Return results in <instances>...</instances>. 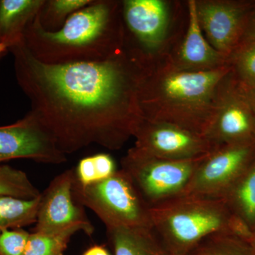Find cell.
<instances>
[{"label": "cell", "instance_id": "1", "mask_svg": "<svg viewBox=\"0 0 255 255\" xmlns=\"http://www.w3.org/2000/svg\"><path fill=\"white\" fill-rule=\"evenodd\" d=\"M8 50L30 112L64 154L92 145L119 150L133 137L143 119L138 92L145 56L131 43L104 61L63 65L37 60L23 38Z\"/></svg>", "mask_w": 255, "mask_h": 255}, {"label": "cell", "instance_id": "2", "mask_svg": "<svg viewBox=\"0 0 255 255\" xmlns=\"http://www.w3.org/2000/svg\"><path fill=\"white\" fill-rule=\"evenodd\" d=\"M231 70V64L209 71L182 70L167 51L146 57L138 92L142 117L204 135L220 85Z\"/></svg>", "mask_w": 255, "mask_h": 255}, {"label": "cell", "instance_id": "3", "mask_svg": "<svg viewBox=\"0 0 255 255\" xmlns=\"http://www.w3.org/2000/svg\"><path fill=\"white\" fill-rule=\"evenodd\" d=\"M23 41L42 63L63 65L109 59L127 45L122 1L92 0L54 32L43 29L36 16L28 25Z\"/></svg>", "mask_w": 255, "mask_h": 255}, {"label": "cell", "instance_id": "4", "mask_svg": "<svg viewBox=\"0 0 255 255\" xmlns=\"http://www.w3.org/2000/svg\"><path fill=\"white\" fill-rule=\"evenodd\" d=\"M152 232L166 255H191L206 238L227 233L250 241L252 231L221 199L182 195L150 208Z\"/></svg>", "mask_w": 255, "mask_h": 255}, {"label": "cell", "instance_id": "5", "mask_svg": "<svg viewBox=\"0 0 255 255\" xmlns=\"http://www.w3.org/2000/svg\"><path fill=\"white\" fill-rule=\"evenodd\" d=\"M73 193L75 201L91 209L107 228L152 231L150 208L122 169L105 180L89 185H80L74 177Z\"/></svg>", "mask_w": 255, "mask_h": 255}, {"label": "cell", "instance_id": "6", "mask_svg": "<svg viewBox=\"0 0 255 255\" xmlns=\"http://www.w3.org/2000/svg\"><path fill=\"white\" fill-rule=\"evenodd\" d=\"M204 157L169 160L157 158L133 146L122 157L121 169L150 209L184 195Z\"/></svg>", "mask_w": 255, "mask_h": 255}, {"label": "cell", "instance_id": "7", "mask_svg": "<svg viewBox=\"0 0 255 255\" xmlns=\"http://www.w3.org/2000/svg\"><path fill=\"white\" fill-rule=\"evenodd\" d=\"M255 160V140L219 146L201 159L184 194L221 199Z\"/></svg>", "mask_w": 255, "mask_h": 255}, {"label": "cell", "instance_id": "8", "mask_svg": "<svg viewBox=\"0 0 255 255\" xmlns=\"http://www.w3.org/2000/svg\"><path fill=\"white\" fill-rule=\"evenodd\" d=\"M203 136L215 147L255 140V114L232 70L220 85L214 115Z\"/></svg>", "mask_w": 255, "mask_h": 255}, {"label": "cell", "instance_id": "9", "mask_svg": "<svg viewBox=\"0 0 255 255\" xmlns=\"http://www.w3.org/2000/svg\"><path fill=\"white\" fill-rule=\"evenodd\" d=\"M74 169H68L55 177L41 193L35 232L58 233L79 228L87 236L93 234L95 229L85 207L74 199Z\"/></svg>", "mask_w": 255, "mask_h": 255}, {"label": "cell", "instance_id": "10", "mask_svg": "<svg viewBox=\"0 0 255 255\" xmlns=\"http://www.w3.org/2000/svg\"><path fill=\"white\" fill-rule=\"evenodd\" d=\"M255 1L196 0V14L206 39L231 58L237 50Z\"/></svg>", "mask_w": 255, "mask_h": 255}, {"label": "cell", "instance_id": "11", "mask_svg": "<svg viewBox=\"0 0 255 255\" xmlns=\"http://www.w3.org/2000/svg\"><path fill=\"white\" fill-rule=\"evenodd\" d=\"M133 138L134 147L157 158L189 160L200 158L215 147L206 137L177 126L142 119Z\"/></svg>", "mask_w": 255, "mask_h": 255}, {"label": "cell", "instance_id": "12", "mask_svg": "<svg viewBox=\"0 0 255 255\" xmlns=\"http://www.w3.org/2000/svg\"><path fill=\"white\" fill-rule=\"evenodd\" d=\"M122 15L129 41L146 56L165 52L171 25L170 4L164 0H124Z\"/></svg>", "mask_w": 255, "mask_h": 255}, {"label": "cell", "instance_id": "13", "mask_svg": "<svg viewBox=\"0 0 255 255\" xmlns=\"http://www.w3.org/2000/svg\"><path fill=\"white\" fill-rule=\"evenodd\" d=\"M14 159L60 164L66 162L67 155L29 112L14 124L0 127V162Z\"/></svg>", "mask_w": 255, "mask_h": 255}, {"label": "cell", "instance_id": "14", "mask_svg": "<svg viewBox=\"0 0 255 255\" xmlns=\"http://www.w3.org/2000/svg\"><path fill=\"white\" fill-rule=\"evenodd\" d=\"M188 26L184 39L172 58L178 68L189 71H209L229 65L230 58L219 53L206 39L196 14V0L187 1Z\"/></svg>", "mask_w": 255, "mask_h": 255}, {"label": "cell", "instance_id": "15", "mask_svg": "<svg viewBox=\"0 0 255 255\" xmlns=\"http://www.w3.org/2000/svg\"><path fill=\"white\" fill-rule=\"evenodd\" d=\"M45 0H0V44L6 48L21 41L28 25Z\"/></svg>", "mask_w": 255, "mask_h": 255}, {"label": "cell", "instance_id": "16", "mask_svg": "<svg viewBox=\"0 0 255 255\" xmlns=\"http://www.w3.org/2000/svg\"><path fill=\"white\" fill-rule=\"evenodd\" d=\"M221 200L230 212L255 229V160L238 178Z\"/></svg>", "mask_w": 255, "mask_h": 255}, {"label": "cell", "instance_id": "17", "mask_svg": "<svg viewBox=\"0 0 255 255\" xmlns=\"http://www.w3.org/2000/svg\"><path fill=\"white\" fill-rule=\"evenodd\" d=\"M114 255H166L151 230L107 228Z\"/></svg>", "mask_w": 255, "mask_h": 255}, {"label": "cell", "instance_id": "18", "mask_svg": "<svg viewBox=\"0 0 255 255\" xmlns=\"http://www.w3.org/2000/svg\"><path fill=\"white\" fill-rule=\"evenodd\" d=\"M40 196L23 199L9 196H0V231L18 229L36 223Z\"/></svg>", "mask_w": 255, "mask_h": 255}, {"label": "cell", "instance_id": "19", "mask_svg": "<svg viewBox=\"0 0 255 255\" xmlns=\"http://www.w3.org/2000/svg\"><path fill=\"white\" fill-rule=\"evenodd\" d=\"M92 0H45L36 17L47 31L54 32L62 28L72 14L90 4Z\"/></svg>", "mask_w": 255, "mask_h": 255}, {"label": "cell", "instance_id": "20", "mask_svg": "<svg viewBox=\"0 0 255 255\" xmlns=\"http://www.w3.org/2000/svg\"><path fill=\"white\" fill-rule=\"evenodd\" d=\"M191 255H255V251L246 240L218 233L201 242Z\"/></svg>", "mask_w": 255, "mask_h": 255}, {"label": "cell", "instance_id": "21", "mask_svg": "<svg viewBox=\"0 0 255 255\" xmlns=\"http://www.w3.org/2000/svg\"><path fill=\"white\" fill-rule=\"evenodd\" d=\"M118 171L115 161L109 154L89 156L79 162L74 169L75 181L82 186L105 180Z\"/></svg>", "mask_w": 255, "mask_h": 255}, {"label": "cell", "instance_id": "22", "mask_svg": "<svg viewBox=\"0 0 255 255\" xmlns=\"http://www.w3.org/2000/svg\"><path fill=\"white\" fill-rule=\"evenodd\" d=\"M82 231L72 228L62 232L45 233L35 232L29 235L23 255H63L70 238Z\"/></svg>", "mask_w": 255, "mask_h": 255}, {"label": "cell", "instance_id": "23", "mask_svg": "<svg viewBox=\"0 0 255 255\" xmlns=\"http://www.w3.org/2000/svg\"><path fill=\"white\" fill-rule=\"evenodd\" d=\"M0 196L33 199L39 197L41 192L23 171L0 164Z\"/></svg>", "mask_w": 255, "mask_h": 255}, {"label": "cell", "instance_id": "24", "mask_svg": "<svg viewBox=\"0 0 255 255\" xmlns=\"http://www.w3.org/2000/svg\"><path fill=\"white\" fill-rule=\"evenodd\" d=\"M230 63L238 84L248 85L255 82V43L238 48Z\"/></svg>", "mask_w": 255, "mask_h": 255}, {"label": "cell", "instance_id": "25", "mask_svg": "<svg viewBox=\"0 0 255 255\" xmlns=\"http://www.w3.org/2000/svg\"><path fill=\"white\" fill-rule=\"evenodd\" d=\"M29 235L19 228L0 231V255H23Z\"/></svg>", "mask_w": 255, "mask_h": 255}, {"label": "cell", "instance_id": "26", "mask_svg": "<svg viewBox=\"0 0 255 255\" xmlns=\"http://www.w3.org/2000/svg\"><path fill=\"white\" fill-rule=\"evenodd\" d=\"M254 43H255V1L248 16L244 33L238 48Z\"/></svg>", "mask_w": 255, "mask_h": 255}, {"label": "cell", "instance_id": "27", "mask_svg": "<svg viewBox=\"0 0 255 255\" xmlns=\"http://www.w3.org/2000/svg\"><path fill=\"white\" fill-rule=\"evenodd\" d=\"M238 85L247 102L251 106L252 110L255 114V82L248 85H241L240 84Z\"/></svg>", "mask_w": 255, "mask_h": 255}, {"label": "cell", "instance_id": "28", "mask_svg": "<svg viewBox=\"0 0 255 255\" xmlns=\"http://www.w3.org/2000/svg\"><path fill=\"white\" fill-rule=\"evenodd\" d=\"M82 255H111L103 246H95L89 248Z\"/></svg>", "mask_w": 255, "mask_h": 255}, {"label": "cell", "instance_id": "29", "mask_svg": "<svg viewBox=\"0 0 255 255\" xmlns=\"http://www.w3.org/2000/svg\"><path fill=\"white\" fill-rule=\"evenodd\" d=\"M249 243H251V246H253L255 251V229L253 231V233H252L251 238L250 240Z\"/></svg>", "mask_w": 255, "mask_h": 255}, {"label": "cell", "instance_id": "30", "mask_svg": "<svg viewBox=\"0 0 255 255\" xmlns=\"http://www.w3.org/2000/svg\"><path fill=\"white\" fill-rule=\"evenodd\" d=\"M7 50L6 46H4V45L0 44V55L2 54L4 51Z\"/></svg>", "mask_w": 255, "mask_h": 255}]
</instances>
